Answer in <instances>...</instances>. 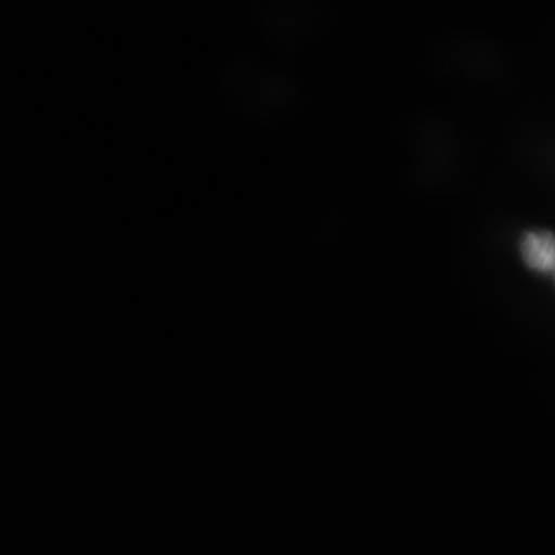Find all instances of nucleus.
<instances>
[{
    "mask_svg": "<svg viewBox=\"0 0 555 555\" xmlns=\"http://www.w3.org/2000/svg\"><path fill=\"white\" fill-rule=\"evenodd\" d=\"M521 257L534 272H555V235L550 232L528 233L521 241Z\"/></svg>",
    "mask_w": 555,
    "mask_h": 555,
    "instance_id": "1",
    "label": "nucleus"
}]
</instances>
